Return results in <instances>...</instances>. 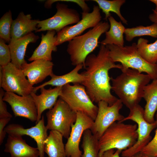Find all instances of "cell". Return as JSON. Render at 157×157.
<instances>
[{
    "label": "cell",
    "mask_w": 157,
    "mask_h": 157,
    "mask_svg": "<svg viewBox=\"0 0 157 157\" xmlns=\"http://www.w3.org/2000/svg\"><path fill=\"white\" fill-rule=\"evenodd\" d=\"M84 68L85 70L81 74L84 80L81 84L92 102L101 101L107 102L110 106L118 99L111 92L110 70L113 68L121 69V64H116L111 58L107 47L101 44L97 55L89 54L86 58Z\"/></svg>",
    "instance_id": "obj_1"
},
{
    "label": "cell",
    "mask_w": 157,
    "mask_h": 157,
    "mask_svg": "<svg viewBox=\"0 0 157 157\" xmlns=\"http://www.w3.org/2000/svg\"><path fill=\"white\" fill-rule=\"evenodd\" d=\"M121 74L110 78L112 90L123 104L129 110L139 104L144 88L151 80L147 74L129 68H122Z\"/></svg>",
    "instance_id": "obj_2"
},
{
    "label": "cell",
    "mask_w": 157,
    "mask_h": 157,
    "mask_svg": "<svg viewBox=\"0 0 157 157\" xmlns=\"http://www.w3.org/2000/svg\"><path fill=\"white\" fill-rule=\"evenodd\" d=\"M137 128L136 124L114 122L99 139V157L108 150L116 149L122 151L133 146L138 138Z\"/></svg>",
    "instance_id": "obj_3"
},
{
    "label": "cell",
    "mask_w": 157,
    "mask_h": 157,
    "mask_svg": "<svg viewBox=\"0 0 157 157\" xmlns=\"http://www.w3.org/2000/svg\"><path fill=\"white\" fill-rule=\"evenodd\" d=\"M110 27L107 22H100L85 34L76 36L68 42L67 51L69 55L72 64H83L86 59L98 46L101 36L108 31Z\"/></svg>",
    "instance_id": "obj_4"
},
{
    "label": "cell",
    "mask_w": 157,
    "mask_h": 157,
    "mask_svg": "<svg viewBox=\"0 0 157 157\" xmlns=\"http://www.w3.org/2000/svg\"><path fill=\"white\" fill-rule=\"evenodd\" d=\"M106 46L112 60L115 63H120L122 68L144 72L149 75L151 80L157 79V64H151L145 61L139 54L136 43L123 47L114 45Z\"/></svg>",
    "instance_id": "obj_5"
},
{
    "label": "cell",
    "mask_w": 157,
    "mask_h": 157,
    "mask_svg": "<svg viewBox=\"0 0 157 157\" xmlns=\"http://www.w3.org/2000/svg\"><path fill=\"white\" fill-rule=\"evenodd\" d=\"M59 97L73 111L82 112L94 120L96 119L98 107L94 104L82 85L68 84L63 86Z\"/></svg>",
    "instance_id": "obj_6"
},
{
    "label": "cell",
    "mask_w": 157,
    "mask_h": 157,
    "mask_svg": "<svg viewBox=\"0 0 157 157\" xmlns=\"http://www.w3.org/2000/svg\"><path fill=\"white\" fill-rule=\"evenodd\" d=\"M128 115L120 122L131 120L137 125L138 138L135 143L131 147L123 151L122 157H132L140 153L151 140L150 134L157 126L156 121L152 123L147 122L144 118V109L139 104L129 110Z\"/></svg>",
    "instance_id": "obj_7"
},
{
    "label": "cell",
    "mask_w": 157,
    "mask_h": 157,
    "mask_svg": "<svg viewBox=\"0 0 157 157\" xmlns=\"http://www.w3.org/2000/svg\"><path fill=\"white\" fill-rule=\"evenodd\" d=\"M48 130L57 131L65 138L70 135L72 125L76 119L77 113L59 98L53 107L46 113Z\"/></svg>",
    "instance_id": "obj_8"
},
{
    "label": "cell",
    "mask_w": 157,
    "mask_h": 157,
    "mask_svg": "<svg viewBox=\"0 0 157 157\" xmlns=\"http://www.w3.org/2000/svg\"><path fill=\"white\" fill-rule=\"evenodd\" d=\"M2 77L0 87L7 92H11L20 96L29 95L33 92L34 87L26 78L21 69L12 62L6 66H0Z\"/></svg>",
    "instance_id": "obj_9"
},
{
    "label": "cell",
    "mask_w": 157,
    "mask_h": 157,
    "mask_svg": "<svg viewBox=\"0 0 157 157\" xmlns=\"http://www.w3.org/2000/svg\"><path fill=\"white\" fill-rule=\"evenodd\" d=\"M97 104V116L90 130L99 139L111 125L117 121L121 122L124 117L119 113L123 104L119 99L110 106L104 101H100Z\"/></svg>",
    "instance_id": "obj_10"
},
{
    "label": "cell",
    "mask_w": 157,
    "mask_h": 157,
    "mask_svg": "<svg viewBox=\"0 0 157 157\" xmlns=\"http://www.w3.org/2000/svg\"><path fill=\"white\" fill-rule=\"evenodd\" d=\"M98 6L94 5L91 13H82V19L75 25L66 26L57 32L55 43L57 46L80 35L88 28H93L101 22L102 17Z\"/></svg>",
    "instance_id": "obj_11"
},
{
    "label": "cell",
    "mask_w": 157,
    "mask_h": 157,
    "mask_svg": "<svg viewBox=\"0 0 157 157\" xmlns=\"http://www.w3.org/2000/svg\"><path fill=\"white\" fill-rule=\"evenodd\" d=\"M57 12L52 17L39 21L35 32L54 30L58 32L68 25L77 23L80 15L75 10L69 8L66 4L58 3Z\"/></svg>",
    "instance_id": "obj_12"
},
{
    "label": "cell",
    "mask_w": 157,
    "mask_h": 157,
    "mask_svg": "<svg viewBox=\"0 0 157 157\" xmlns=\"http://www.w3.org/2000/svg\"><path fill=\"white\" fill-rule=\"evenodd\" d=\"M94 120L85 114L77 113L76 119L72 125L71 131L65 145L66 157H82V153L80 149L79 144L84 132L91 129Z\"/></svg>",
    "instance_id": "obj_13"
},
{
    "label": "cell",
    "mask_w": 157,
    "mask_h": 157,
    "mask_svg": "<svg viewBox=\"0 0 157 157\" xmlns=\"http://www.w3.org/2000/svg\"><path fill=\"white\" fill-rule=\"evenodd\" d=\"M3 100L10 106L15 117H22L32 122H36L37 110L31 94L20 96L13 92H6Z\"/></svg>",
    "instance_id": "obj_14"
},
{
    "label": "cell",
    "mask_w": 157,
    "mask_h": 157,
    "mask_svg": "<svg viewBox=\"0 0 157 157\" xmlns=\"http://www.w3.org/2000/svg\"><path fill=\"white\" fill-rule=\"evenodd\" d=\"M4 130L8 135L21 136L27 135L31 137L36 142L40 152L39 157H44V141L48 135V130L45 125L43 116L35 126L31 128L25 129L21 125L12 124L6 127Z\"/></svg>",
    "instance_id": "obj_15"
},
{
    "label": "cell",
    "mask_w": 157,
    "mask_h": 157,
    "mask_svg": "<svg viewBox=\"0 0 157 157\" xmlns=\"http://www.w3.org/2000/svg\"><path fill=\"white\" fill-rule=\"evenodd\" d=\"M53 65L51 61L38 59L29 63H25L22 66L21 69L25 76L27 77L29 83L33 86L53 73Z\"/></svg>",
    "instance_id": "obj_16"
},
{
    "label": "cell",
    "mask_w": 157,
    "mask_h": 157,
    "mask_svg": "<svg viewBox=\"0 0 157 157\" xmlns=\"http://www.w3.org/2000/svg\"><path fill=\"white\" fill-rule=\"evenodd\" d=\"M4 151L9 153L10 157H39L37 147L28 145L22 136L8 135Z\"/></svg>",
    "instance_id": "obj_17"
},
{
    "label": "cell",
    "mask_w": 157,
    "mask_h": 157,
    "mask_svg": "<svg viewBox=\"0 0 157 157\" xmlns=\"http://www.w3.org/2000/svg\"><path fill=\"white\" fill-rule=\"evenodd\" d=\"M62 87L48 89L42 87L40 89L41 93L39 95H37L33 92L31 93L37 110L38 118L36 124L41 119L42 114L44 110H49L54 106L58 97L60 96Z\"/></svg>",
    "instance_id": "obj_18"
},
{
    "label": "cell",
    "mask_w": 157,
    "mask_h": 157,
    "mask_svg": "<svg viewBox=\"0 0 157 157\" xmlns=\"http://www.w3.org/2000/svg\"><path fill=\"white\" fill-rule=\"evenodd\" d=\"M38 36L31 33L17 39L11 40L8 45L13 64L19 68L27 62L25 59L26 49L28 44L35 42Z\"/></svg>",
    "instance_id": "obj_19"
},
{
    "label": "cell",
    "mask_w": 157,
    "mask_h": 157,
    "mask_svg": "<svg viewBox=\"0 0 157 157\" xmlns=\"http://www.w3.org/2000/svg\"><path fill=\"white\" fill-rule=\"evenodd\" d=\"M56 31H48L45 35L42 34L41 42L28 59L30 61L38 59H44L51 61L52 53L57 50L55 45L56 40Z\"/></svg>",
    "instance_id": "obj_20"
},
{
    "label": "cell",
    "mask_w": 157,
    "mask_h": 157,
    "mask_svg": "<svg viewBox=\"0 0 157 157\" xmlns=\"http://www.w3.org/2000/svg\"><path fill=\"white\" fill-rule=\"evenodd\" d=\"M40 20L33 19L30 14L19 13L17 17L13 20L11 29V40H15L27 34L36 31Z\"/></svg>",
    "instance_id": "obj_21"
},
{
    "label": "cell",
    "mask_w": 157,
    "mask_h": 157,
    "mask_svg": "<svg viewBox=\"0 0 157 157\" xmlns=\"http://www.w3.org/2000/svg\"><path fill=\"white\" fill-rule=\"evenodd\" d=\"M83 67V64L76 66L75 67L69 72L63 75L58 76L52 73L51 75V79L42 84L34 87L33 92H36L41 88L50 85L53 86L62 87L70 83L74 84H81L84 80V76L78 73L79 71Z\"/></svg>",
    "instance_id": "obj_22"
},
{
    "label": "cell",
    "mask_w": 157,
    "mask_h": 157,
    "mask_svg": "<svg viewBox=\"0 0 157 157\" xmlns=\"http://www.w3.org/2000/svg\"><path fill=\"white\" fill-rule=\"evenodd\" d=\"M146 104L144 109V118L149 123L154 122L157 110V79L153 80L144 90L143 98Z\"/></svg>",
    "instance_id": "obj_23"
},
{
    "label": "cell",
    "mask_w": 157,
    "mask_h": 157,
    "mask_svg": "<svg viewBox=\"0 0 157 157\" xmlns=\"http://www.w3.org/2000/svg\"><path fill=\"white\" fill-rule=\"evenodd\" d=\"M63 137L59 132L50 131L44 143V152L48 157H66Z\"/></svg>",
    "instance_id": "obj_24"
},
{
    "label": "cell",
    "mask_w": 157,
    "mask_h": 157,
    "mask_svg": "<svg viewBox=\"0 0 157 157\" xmlns=\"http://www.w3.org/2000/svg\"><path fill=\"white\" fill-rule=\"evenodd\" d=\"M108 19L110 23V28L105 33V38L101 42V44L106 46L114 45L120 47L124 46L123 35L126 29L124 26L121 22L117 21L112 16Z\"/></svg>",
    "instance_id": "obj_25"
},
{
    "label": "cell",
    "mask_w": 157,
    "mask_h": 157,
    "mask_svg": "<svg viewBox=\"0 0 157 157\" xmlns=\"http://www.w3.org/2000/svg\"><path fill=\"white\" fill-rule=\"evenodd\" d=\"M140 38L136 43L138 51L140 56L147 62L151 64L157 63V39L153 43Z\"/></svg>",
    "instance_id": "obj_26"
},
{
    "label": "cell",
    "mask_w": 157,
    "mask_h": 157,
    "mask_svg": "<svg viewBox=\"0 0 157 157\" xmlns=\"http://www.w3.org/2000/svg\"><path fill=\"white\" fill-rule=\"evenodd\" d=\"M99 139L91 130H85L83 135L81 147L83 151L82 157H99Z\"/></svg>",
    "instance_id": "obj_27"
},
{
    "label": "cell",
    "mask_w": 157,
    "mask_h": 157,
    "mask_svg": "<svg viewBox=\"0 0 157 157\" xmlns=\"http://www.w3.org/2000/svg\"><path fill=\"white\" fill-rule=\"evenodd\" d=\"M96 2L98 6L105 15L104 19L107 20L111 16L110 12L115 13L121 20L124 24H127V20L122 16L120 12L121 6L125 3V0H93Z\"/></svg>",
    "instance_id": "obj_28"
},
{
    "label": "cell",
    "mask_w": 157,
    "mask_h": 157,
    "mask_svg": "<svg viewBox=\"0 0 157 157\" xmlns=\"http://www.w3.org/2000/svg\"><path fill=\"white\" fill-rule=\"evenodd\" d=\"M124 34L125 39L131 42L135 38L147 36L157 38V24L154 23L147 26H139L131 28H126Z\"/></svg>",
    "instance_id": "obj_29"
},
{
    "label": "cell",
    "mask_w": 157,
    "mask_h": 157,
    "mask_svg": "<svg viewBox=\"0 0 157 157\" xmlns=\"http://www.w3.org/2000/svg\"><path fill=\"white\" fill-rule=\"evenodd\" d=\"M11 11L6 13L0 19V38L9 43L11 40V29L13 20Z\"/></svg>",
    "instance_id": "obj_30"
},
{
    "label": "cell",
    "mask_w": 157,
    "mask_h": 157,
    "mask_svg": "<svg viewBox=\"0 0 157 157\" xmlns=\"http://www.w3.org/2000/svg\"><path fill=\"white\" fill-rule=\"evenodd\" d=\"M155 121L157 126L154 137L140 153L142 155L157 157V110Z\"/></svg>",
    "instance_id": "obj_31"
},
{
    "label": "cell",
    "mask_w": 157,
    "mask_h": 157,
    "mask_svg": "<svg viewBox=\"0 0 157 157\" xmlns=\"http://www.w3.org/2000/svg\"><path fill=\"white\" fill-rule=\"evenodd\" d=\"M5 41L0 38V65L1 67L6 65L11 61L9 47Z\"/></svg>",
    "instance_id": "obj_32"
},
{
    "label": "cell",
    "mask_w": 157,
    "mask_h": 157,
    "mask_svg": "<svg viewBox=\"0 0 157 157\" xmlns=\"http://www.w3.org/2000/svg\"><path fill=\"white\" fill-rule=\"evenodd\" d=\"M4 90L1 88L0 90V118H11L12 115L8 112L7 106L3 100L5 94Z\"/></svg>",
    "instance_id": "obj_33"
},
{
    "label": "cell",
    "mask_w": 157,
    "mask_h": 157,
    "mask_svg": "<svg viewBox=\"0 0 157 157\" xmlns=\"http://www.w3.org/2000/svg\"><path fill=\"white\" fill-rule=\"evenodd\" d=\"M11 118H0V145L3 143L6 133L4 130L5 126L11 120Z\"/></svg>",
    "instance_id": "obj_34"
},
{
    "label": "cell",
    "mask_w": 157,
    "mask_h": 157,
    "mask_svg": "<svg viewBox=\"0 0 157 157\" xmlns=\"http://www.w3.org/2000/svg\"><path fill=\"white\" fill-rule=\"evenodd\" d=\"M114 149H111L106 151L100 157H120V154L122 151L118 149L115 151ZM132 157H134V156Z\"/></svg>",
    "instance_id": "obj_35"
},
{
    "label": "cell",
    "mask_w": 157,
    "mask_h": 157,
    "mask_svg": "<svg viewBox=\"0 0 157 157\" xmlns=\"http://www.w3.org/2000/svg\"><path fill=\"white\" fill-rule=\"evenodd\" d=\"M149 18L151 22L157 24V13L153 10V12L149 15Z\"/></svg>",
    "instance_id": "obj_36"
},
{
    "label": "cell",
    "mask_w": 157,
    "mask_h": 157,
    "mask_svg": "<svg viewBox=\"0 0 157 157\" xmlns=\"http://www.w3.org/2000/svg\"><path fill=\"white\" fill-rule=\"evenodd\" d=\"M149 1L155 5V8L153 10L157 13V0H150Z\"/></svg>",
    "instance_id": "obj_37"
},
{
    "label": "cell",
    "mask_w": 157,
    "mask_h": 157,
    "mask_svg": "<svg viewBox=\"0 0 157 157\" xmlns=\"http://www.w3.org/2000/svg\"><path fill=\"white\" fill-rule=\"evenodd\" d=\"M134 157H141V154L140 153H139L135 155Z\"/></svg>",
    "instance_id": "obj_38"
},
{
    "label": "cell",
    "mask_w": 157,
    "mask_h": 157,
    "mask_svg": "<svg viewBox=\"0 0 157 157\" xmlns=\"http://www.w3.org/2000/svg\"><path fill=\"white\" fill-rule=\"evenodd\" d=\"M141 154V157H151V156H148L144 155H142L141 154Z\"/></svg>",
    "instance_id": "obj_39"
},
{
    "label": "cell",
    "mask_w": 157,
    "mask_h": 157,
    "mask_svg": "<svg viewBox=\"0 0 157 157\" xmlns=\"http://www.w3.org/2000/svg\"></svg>",
    "instance_id": "obj_40"
}]
</instances>
